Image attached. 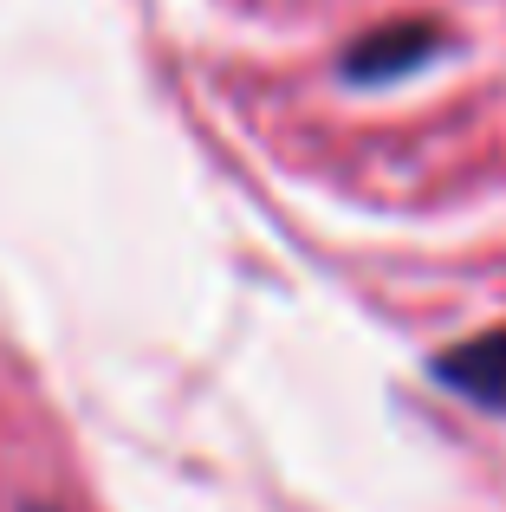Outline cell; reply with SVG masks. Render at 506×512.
<instances>
[{
	"label": "cell",
	"mask_w": 506,
	"mask_h": 512,
	"mask_svg": "<svg viewBox=\"0 0 506 512\" xmlns=\"http://www.w3.org/2000/svg\"><path fill=\"white\" fill-rule=\"evenodd\" d=\"M435 52V26H383V33H370L364 46L344 59V72L357 78V85H370V78H396L409 72V65H422Z\"/></svg>",
	"instance_id": "7a4b0ae2"
},
{
	"label": "cell",
	"mask_w": 506,
	"mask_h": 512,
	"mask_svg": "<svg viewBox=\"0 0 506 512\" xmlns=\"http://www.w3.org/2000/svg\"><path fill=\"white\" fill-rule=\"evenodd\" d=\"M435 376H442L448 389H461L474 409L506 415V325L481 331V338H468L455 350H442V357H435Z\"/></svg>",
	"instance_id": "6da1fadb"
},
{
	"label": "cell",
	"mask_w": 506,
	"mask_h": 512,
	"mask_svg": "<svg viewBox=\"0 0 506 512\" xmlns=\"http://www.w3.org/2000/svg\"><path fill=\"white\" fill-rule=\"evenodd\" d=\"M20 512H52V506H20Z\"/></svg>",
	"instance_id": "3957f363"
}]
</instances>
